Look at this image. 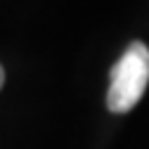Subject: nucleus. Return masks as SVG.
Segmentation results:
<instances>
[{
	"label": "nucleus",
	"mask_w": 149,
	"mask_h": 149,
	"mask_svg": "<svg viewBox=\"0 0 149 149\" xmlns=\"http://www.w3.org/2000/svg\"><path fill=\"white\" fill-rule=\"evenodd\" d=\"M147 83H149V47L144 43H130L123 57L111 69L107 107L114 114L130 111L144 95Z\"/></svg>",
	"instance_id": "nucleus-1"
},
{
	"label": "nucleus",
	"mask_w": 149,
	"mask_h": 149,
	"mask_svg": "<svg viewBox=\"0 0 149 149\" xmlns=\"http://www.w3.org/2000/svg\"><path fill=\"white\" fill-rule=\"evenodd\" d=\"M3 81H5V71H3V66H0V88H3Z\"/></svg>",
	"instance_id": "nucleus-2"
}]
</instances>
